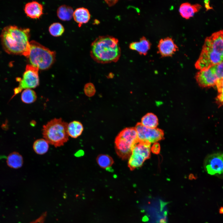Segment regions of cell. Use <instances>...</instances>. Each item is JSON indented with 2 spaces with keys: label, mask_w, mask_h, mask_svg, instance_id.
I'll use <instances>...</instances> for the list:
<instances>
[{
  "label": "cell",
  "mask_w": 223,
  "mask_h": 223,
  "mask_svg": "<svg viewBox=\"0 0 223 223\" xmlns=\"http://www.w3.org/2000/svg\"><path fill=\"white\" fill-rule=\"evenodd\" d=\"M30 29L10 25L2 29L0 35L5 51L9 54L22 55L27 57L30 51Z\"/></svg>",
  "instance_id": "1"
},
{
  "label": "cell",
  "mask_w": 223,
  "mask_h": 223,
  "mask_svg": "<svg viewBox=\"0 0 223 223\" xmlns=\"http://www.w3.org/2000/svg\"><path fill=\"white\" fill-rule=\"evenodd\" d=\"M223 62V30L213 33L205 40L195 68L204 70Z\"/></svg>",
  "instance_id": "2"
},
{
  "label": "cell",
  "mask_w": 223,
  "mask_h": 223,
  "mask_svg": "<svg viewBox=\"0 0 223 223\" xmlns=\"http://www.w3.org/2000/svg\"><path fill=\"white\" fill-rule=\"evenodd\" d=\"M121 54L118 39L111 36H99L91 45L90 56L94 61L99 63L116 62Z\"/></svg>",
  "instance_id": "3"
},
{
  "label": "cell",
  "mask_w": 223,
  "mask_h": 223,
  "mask_svg": "<svg viewBox=\"0 0 223 223\" xmlns=\"http://www.w3.org/2000/svg\"><path fill=\"white\" fill-rule=\"evenodd\" d=\"M68 124L61 118H54L42 127L43 138L50 144L58 147L62 146L69 140Z\"/></svg>",
  "instance_id": "4"
},
{
  "label": "cell",
  "mask_w": 223,
  "mask_h": 223,
  "mask_svg": "<svg viewBox=\"0 0 223 223\" xmlns=\"http://www.w3.org/2000/svg\"><path fill=\"white\" fill-rule=\"evenodd\" d=\"M30 51L27 57L31 64L41 70L50 68L54 63L55 52L34 41L29 42Z\"/></svg>",
  "instance_id": "5"
},
{
  "label": "cell",
  "mask_w": 223,
  "mask_h": 223,
  "mask_svg": "<svg viewBox=\"0 0 223 223\" xmlns=\"http://www.w3.org/2000/svg\"><path fill=\"white\" fill-rule=\"evenodd\" d=\"M223 78V62L204 70H199L196 74V81L201 87L216 85L217 81Z\"/></svg>",
  "instance_id": "6"
},
{
  "label": "cell",
  "mask_w": 223,
  "mask_h": 223,
  "mask_svg": "<svg viewBox=\"0 0 223 223\" xmlns=\"http://www.w3.org/2000/svg\"><path fill=\"white\" fill-rule=\"evenodd\" d=\"M39 68L31 64H27L22 78L18 77L19 86L14 90L13 97L20 92L23 89L34 88L39 84Z\"/></svg>",
  "instance_id": "7"
},
{
  "label": "cell",
  "mask_w": 223,
  "mask_h": 223,
  "mask_svg": "<svg viewBox=\"0 0 223 223\" xmlns=\"http://www.w3.org/2000/svg\"><path fill=\"white\" fill-rule=\"evenodd\" d=\"M151 144L138 142L133 148L129 158L128 166L131 170L141 167L150 156Z\"/></svg>",
  "instance_id": "8"
},
{
  "label": "cell",
  "mask_w": 223,
  "mask_h": 223,
  "mask_svg": "<svg viewBox=\"0 0 223 223\" xmlns=\"http://www.w3.org/2000/svg\"><path fill=\"white\" fill-rule=\"evenodd\" d=\"M135 128L137 132L139 142L150 144L154 143L164 138L163 131L160 129L147 128L140 122L136 124Z\"/></svg>",
  "instance_id": "9"
},
{
  "label": "cell",
  "mask_w": 223,
  "mask_h": 223,
  "mask_svg": "<svg viewBox=\"0 0 223 223\" xmlns=\"http://www.w3.org/2000/svg\"><path fill=\"white\" fill-rule=\"evenodd\" d=\"M204 167L209 174L223 177V153L209 155L204 160Z\"/></svg>",
  "instance_id": "10"
},
{
  "label": "cell",
  "mask_w": 223,
  "mask_h": 223,
  "mask_svg": "<svg viewBox=\"0 0 223 223\" xmlns=\"http://www.w3.org/2000/svg\"><path fill=\"white\" fill-rule=\"evenodd\" d=\"M115 147L117 155L122 159L129 158L135 144L129 139L118 135L115 142Z\"/></svg>",
  "instance_id": "11"
},
{
  "label": "cell",
  "mask_w": 223,
  "mask_h": 223,
  "mask_svg": "<svg viewBox=\"0 0 223 223\" xmlns=\"http://www.w3.org/2000/svg\"><path fill=\"white\" fill-rule=\"evenodd\" d=\"M157 47L158 53L163 57L171 56L178 50L174 40L170 37L160 39Z\"/></svg>",
  "instance_id": "12"
},
{
  "label": "cell",
  "mask_w": 223,
  "mask_h": 223,
  "mask_svg": "<svg viewBox=\"0 0 223 223\" xmlns=\"http://www.w3.org/2000/svg\"><path fill=\"white\" fill-rule=\"evenodd\" d=\"M201 7V5L199 4H192L189 2H184L181 5L179 11L182 17L188 19L198 12Z\"/></svg>",
  "instance_id": "13"
},
{
  "label": "cell",
  "mask_w": 223,
  "mask_h": 223,
  "mask_svg": "<svg viewBox=\"0 0 223 223\" xmlns=\"http://www.w3.org/2000/svg\"><path fill=\"white\" fill-rule=\"evenodd\" d=\"M42 5L36 1L27 3L25 5L24 11L27 15L33 19L38 18L43 14Z\"/></svg>",
  "instance_id": "14"
},
{
  "label": "cell",
  "mask_w": 223,
  "mask_h": 223,
  "mask_svg": "<svg viewBox=\"0 0 223 223\" xmlns=\"http://www.w3.org/2000/svg\"><path fill=\"white\" fill-rule=\"evenodd\" d=\"M151 46L150 42L144 37L141 38L139 41L131 42L129 46L131 50H135L140 55H146Z\"/></svg>",
  "instance_id": "15"
},
{
  "label": "cell",
  "mask_w": 223,
  "mask_h": 223,
  "mask_svg": "<svg viewBox=\"0 0 223 223\" xmlns=\"http://www.w3.org/2000/svg\"><path fill=\"white\" fill-rule=\"evenodd\" d=\"M88 10L81 7L76 9L74 11L73 17L75 21L78 24L79 27L83 24L87 23L90 18Z\"/></svg>",
  "instance_id": "16"
},
{
  "label": "cell",
  "mask_w": 223,
  "mask_h": 223,
  "mask_svg": "<svg viewBox=\"0 0 223 223\" xmlns=\"http://www.w3.org/2000/svg\"><path fill=\"white\" fill-rule=\"evenodd\" d=\"M7 166L14 169H18L22 167L23 164V158L19 153L14 151L7 156L6 160Z\"/></svg>",
  "instance_id": "17"
},
{
  "label": "cell",
  "mask_w": 223,
  "mask_h": 223,
  "mask_svg": "<svg viewBox=\"0 0 223 223\" xmlns=\"http://www.w3.org/2000/svg\"><path fill=\"white\" fill-rule=\"evenodd\" d=\"M84 127L82 123L78 121H73L68 125L67 132L69 137L76 138L82 133Z\"/></svg>",
  "instance_id": "18"
},
{
  "label": "cell",
  "mask_w": 223,
  "mask_h": 223,
  "mask_svg": "<svg viewBox=\"0 0 223 223\" xmlns=\"http://www.w3.org/2000/svg\"><path fill=\"white\" fill-rule=\"evenodd\" d=\"M49 143L45 139L39 138L34 142L33 148L37 154L43 155L47 152L49 149Z\"/></svg>",
  "instance_id": "19"
},
{
  "label": "cell",
  "mask_w": 223,
  "mask_h": 223,
  "mask_svg": "<svg viewBox=\"0 0 223 223\" xmlns=\"http://www.w3.org/2000/svg\"><path fill=\"white\" fill-rule=\"evenodd\" d=\"M140 123L147 128H156L158 125V120L155 114L152 113H148L142 118Z\"/></svg>",
  "instance_id": "20"
},
{
  "label": "cell",
  "mask_w": 223,
  "mask_h": 223,
  "mask_svg": "<svg viewBox=\"0 0 223 223\" xmlns=\"http://www.w3.org/2000/svg\"><path fill=\"white\" fill-rule=\"evenodd\" d=\"M72 8L65 5L60 6L57 9V15L59 18L63 20H69L73 16Z\"/></svg>",
  "instance_id": "21"
},
{
  "label": "cell",
  "mask_w": 223,
  "mask_h": 223,
  "mask_svg": "<svg viewBox=\"0 0 223 223\" xmlns=\"http://www.w3.org/2000/svg\"><path fill=\"white\" fill-rule=\"evenodd\" d=\"M96 160L100 167L106 169L111 168L114 162L112 157L107 155L103 154L99 155L97 157Z\"/></svg>",
  "instance_id": "22"
},
{
  "label": "cell",
  "mask_w": 223,
  "mask_h": 223,
  "mask_svg": "<svg viewBox=\"0 0 223 223\" xmlns=\"http://www.w3.org/2000/svg\"><path fill=\"white\" fill-rule=\"evenodd\" d=\"M21 98L23 102L30 104L36 101L37 96L35 92L33 90L28 89L23 90L21 94Z\"/></svg>",
  "instance_id": "23"
},
{
  "label": "cell",
  "mask_w": 223,
  "mask_h": 223,
  "mask_svg": "<svg viewBox=\"0 0 223 223\" xmlns=\"http://www.w3.org/2000/svg\"><path fill=\"white\" fill-rule=\"evenodd\" d=\"M49 30L50 34L55 37L61 35L64 31L63 25L58 22L54 23L52 24L50 26Z\"/></svg>",
  "instance_id": "24"
},
{
  "label": "cell",
  "mask_w": 223,
  "mask_h": 223,
  "mask_svg": "<svg viewBox=\"0 0 223 223\" xmlns=\"http://www.w3.org/2000/svg\"><path fill=\"white\" fill-rule=\"evenodd\" d=\"M216 85L218 93L216 100L219 103L223 105V78L217 81Z\"/></svg>",
  "instance_id": "25"
},
{
  "label": "cell",
  "mask_w": 223,
  "mask_h": 223,
  "mask_svg": "<svg viewBox=\"0 0 223 223\" xmlns=\"http://www.w3.org/2000/svg\"><path fill=\"white\" fill-rule=\"evenodd\" d=\"M84 90L85 94L89 97L93 96L95 92V89L94 85L90 83H87L85 85Z\"/></svg>",
  "instance_id": "26"
},
{
  "label": "cell",
  "mask_w": 223,
  "mask_h": 223,
  "mask_svg": "<svg viewBox=\"0 0 223 223\" xmlns=\"http://www.w3.org/2000/svg\"><path fill=\"white\" fill-rule=\"evenodd\" d=\"M160 146L157 142L154 143L151 147V151L155 154H158L160 151Z\"/></svg>",
  "instance_id": "27"
},
{
  "label": "cell",
  "mask_w": 223,
  "mask_h": 223,
  "mask_svg": "<svg viewBox=\"0 0 223 223\" xmlns=\"http://www.w3.org/2000/svg\"><path fill=\"white\" fill-rule=\"evenodd\" d=\"M159 223H167L166 216H165L164 218H160L159 220Z\"/></svg>",
  "instance_id": "28"
},
{
  "label": "cell",
  "mask_w": 223,
  "mask_h": 223,
  "mask_svg": "<svg viewBox=\"0 0 223 223\" xmlns=\"http://www.w3.org/2000/svg\"><path fill=\"white\" fill-rule=\"evenodd\" d=\"M160 210L162 211L164 207L168 203H166V202H164L162 200H160Z\"/></svg>",
  "instance_id": "29"
},
{
  "label": "cell",
  "mask_w": 223,
  "mask_h": 223,
  "mask_svg": "<svg viewBox=\"0 0 223 223\" xmlns=\"http://www.w3.org/2000/svg\"><path fill=\"white\" fill-rule=\"evenodd\" d=\"M149 220L148 218L146 216H144L142 218V220L143 221L145 222L148 221Z\"/></svg>",
  "instance_id": "30"
},
{
  "label": "cell",
  "mask_w": 223,
  "mask_h": 223,
  "mask_svg": "<svg viewBox=\"0 0 223 223\" xmlns=\"http://www.w3.org/2000/svg\"><path fill=\"white\" fill-rule=\"evenodd\" d=\"M219 212L220 214H223V207H221L220 208Z\"/></svg>",
  "instance_id": "31"
}]
</instances>
